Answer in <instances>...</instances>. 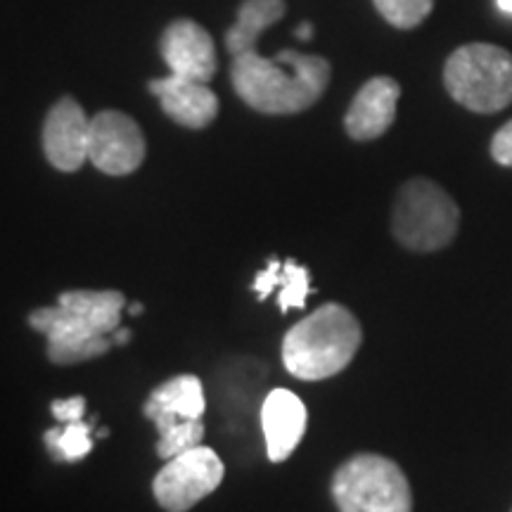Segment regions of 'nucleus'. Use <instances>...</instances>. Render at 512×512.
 <instances>
[{
	"label": "nucleus",
	"instance_id": "nucleus-1",
	"mask_svg": "<svg viewBox=\"0 0 512 512\" xmlns=\"http://www.w3.org/2000/svg\"><path fill=\"white\" fill-rule=\"evenodd\" d=\"M332 69L320 55H304L297 50H280L264 57L256 50L233 57L235 93L242 102L264 114H297L309 110L328 91Z\"/></svg>",
	"mask_w": 512,
	"mask_h": 512
},
{
	"label": "nucleus",
	"instance_id": "nucleus-2",
	"mask_svg": "<svg viewBox=\"0 0 512 512\" xmlns=\"http://www.w3.org/2000/svg\"><path fill=\"white\" fill-rule=\"evenodd\" d=\"M361 339V323L347 306L323 304L287 332L283 363L297 380H328L354 361Z\"/></svg>",
	"mask_w": 512,
	"mask_h": 512
},
{
	"label": "nucleus",
	"instance_id": "nucleus-3",
	"mask_svg": "<svg viewBox=\"0 0 512 512\" xmlns=\"http://www.w3.org/2000/svg\"><path fill=\"white\" fill-rule=\"evenodd\" d=\"M448 95L477 114H494L512 105V55L491 43H467L444 64Z\"/></svg>",
	"mask_w": 512,
	"mask_h": 512
},
{
	"label": "nucleus",
	"instance_id": "nucleus-4",
	"mask_svg": "<svg viewBox=\"0 0 512 512\" xmlns=\"http://www.w3.org/2000/svg\"><path fill=\"white\" fill-rule=\"evenodd\" d=\"M460 226L453 197L427 178L403 183L394 202L392 233L411 252H437L451 245Z\"/></svg>",
	"mask_w": 512,
	"mask_h": 512
},
{
	"label": "nucleus",
	"instance_id": "nucleus-5",
	"mask_svg": "<svg viewBox=\"0 0 512 512\" xmlns=\"http://www.w3.org/2000/svg\"><path fill=\"white\" fill-rule=\"evenodd\" d=\"M332 498L339 512H413L408 477L394 460L358 453L332 477Z\"/></svg>",
	"mask_w": 512,
	"mask_h": 512
},
{
	"label": "nucleus",
	"instance_id": "nucleus-6",
	"mask_svg": "<svg viewBox=\"0 0 512 512\" xmlns=\"http://www.w3.org/2000/svg\"><path fill=\"white\" fill-rule=\"evenodd\" d=\"M223 475L226 467L216 451L209 446H195L166 460L152 482V491L166 512H188L192 505L219 489Z\"/></svg>",
	"mask_w": 512,
	"mask_h": 512
},
{
	"label": "nucleus",
	"instance_id": "nucleus-7",
	"mask_svg": "<svg viewBox=\"0 0 512 512\" xmlns=\"http://www.w3.org/2000/svg\"><path fill=\"white\" fill-rule=\"evenodd\" d=\"M29 325L48 339V358L57 366H74L88 358L107 354L110 335H102L88 320L76 316L67 306H46L29 316Z\"/></svg>",
	"mask_w": 512,
	"mask_h": 512
},
{
	"label": "nucleus",
	"instance_id": "nucleus-8",
	"mask_svg": "<svg viewBox=\"0 0 512 512\" xmlns=\"http://www.w3.org/2000/svg\"><path fill=\"white\" fill-rule=\"evenodd\" d=\"M145 136L124 112L105 110L91 119L88 159L107 176H128L145 162Z\"/></svg>",
	"mask_w": 512,
	"mask_h": 512
},
{
	"label": "nucleus",
	"instance_id": "nucleus-9",
	"mask_svg": "<svg viewBox=\"0 0 512 512\" xmlns=\"http://www.w3.org/2000/svg\"><path fill=\"white\" fill-rule=\"evenodd\" d=\"M91 119L72 98H62L48 112L43 124V152L57 171H79L88 159Z\"/></svg>",
	"mask_w": 512,
	"mask_h": 512
},
{
	"label": "nucleus",
	"instance_id": "nucleus-10",
	"mask_svg": "<svg viewBox=\"0 0 512 512\" xmlns=\"http://www.w3.org/2000/svg\"><path fill=\"white\" fill-rule=\"evenodd\" d=\"M159 50L171 74L209 83L216 74L214 38L204 27L188 17L176 19L164 29Z\"/></svg>",
	"mask_w": 512,
	"mask_h": 512
},
{
	"label": "nucleus",
	"instance_id": "nucleus-11",
	"mask_svg": "<svg viewBox=\"0 0 512 512\" xmlns=\"http://www.w3.org/2000/svg\"><path fill=\"white\" fill-rule=\"evenodd\" d=\"M401 86L392 76H375L351 102L344 128L354 140H375L389 131L396 119Z\"/></svg>",
	"mask_w": 512,
	"mask_h": 512
},
{
	"label": "nucleus",
	"instance_id": "nucleus-12",
	"mask_svg": "<svg viewBox=\"0 0 512 512\" xmlns=\"http://www.w3.org/2000/svg\"><path fill=\"white\" fill-rule=\"evenodd\" d=\"M147 88L159 100L162 110L185 128L209 126L219 114V98L202 81L171 74L166 79L150 81Z\"/></svg>",
	"mask_w": 512,
	"mask_h": 512
},
{
	"label": "nucleus",
	"instance_id": "nucleus-13",
	"mask_svg": "<svg viewBox=\"0 0 512 512\" xmlns=\"http://www.w3.org/2000/svg\"><path fill=\"white\" fill-rule=\"evenodd\" d=\"M261 430L271 463H283L306 432V406L290 389H273L261 406Z\"/></svg>",
	"mask_w": 512,
	"mask_h": 512
},
{
	"label": "nucleus",
	"instance_id": "nucleus-14",
	"mask_svg": "<svg viewBox=\"0 0 512 512\" xmlns=\"http://www.w3.org/2000/svg\"><path fill=\"white\" fill-rule=\"evenodd\" d=\"M204 408V387L200 377L195 375H176L147 396L143 413L152 422L162 418L176 420H202Z\"/></svg>",
	"mask_w": 512,
	"mask_h": 512
},
{
	"label": "nucleus",
	"instance_id": "nucleus-15",
	"mask_svg": "<svg viewBox=\"0 0 512 512\" xmlns=\"http://www.w3.org/2000/svg\"><path fill=\"white\" fill-rule=\"evenodd\" d=\"M285 15V0H245L238 10V19L226 31V48L233 57L252 53L259 36Z\"/></svg>",
	"mask_w": 512,
	"mask_h": 512
},
{
	"label": "nucleus",
	"instance_id": "nucleus-16",
	"mask_svg": "<svg viewBox=\"0 0 512 512\" xmlns=\"http://www.w3.org/2000/svg\"><path fill=\"white\" fill-rule=\"evenodd\" d=\"M57 304L67 306L76 316L100 330L102 335H114L121 325V311H124V294L117 290H102V292H88V290H74L64 292L57 299Z\"/></svg>",
	"mask_w": 512,
	"mask_h": 512
},
{
	"label": "nucleus",
	"instance_id": "nucleus-17",
	"mask_svg": "<svg viewBox=\"0 0 512 512\" xmlns=\"http://www.w3.org/2000/svg\"><path fill=\"white\" fill-rule=\"evenodd\" d=\"M93 422H69L46 432V448L60 463H76L93 451Z\"/></svg>",
	"mask_w": 512,
	"mask_h": 512
},
{
	"label": "nucleus",
	"instance_id": "nucleus-18",
	"mask_svg": "<svg viewBox=\"0 0 512 512\" xmlns=\"http://www.w3.org/2000/svg\"><path fill=\"white\" fill-rule=\"evenodd\" d=\"M157 432V456L162 460H171L190 448L202 446L204 422L202 420H166L159 422Z\"/></svg>",
	"mask_w": 512,
	"mask_h": 512
},
{
	"label": "nucleus",
	"instance_id": "nucleus-19",
	"mask_svg": "<svg viewBox=\"0 0 512 512\" xmlns=\"http://www.w3.org/2000/svg\"><path fill=\"white\" fill-rule=\"evenodd\" d=\"M375 10L396 29H415L432 15L434 0H373Z\"/></svg>",
	"mask_w": 512,
	"mask_h": 512
},
{
	"label": "nucleus",
	"instance_id": "nucleus-20",
	"mask_svg": "<svg viewBox=\"0 0 512 512\" xmlns=\"http://www.w3.org/2000/svg\"><path fill=\"white\" fill-rule=\"evenodd\" d=\"M311 292L309 271L294 259L283 261V275H280V294L278 304L280 311L287 313L290 309H302L306 304V297Z\"/></svg>",
	"mask_w": 512,
	"mask_h": 512
},
{
	"label": "nucleus",
	"instance_id": "nucleus-21",
	"mask_svg": "<svg viewBox=\"0 0 512 512\" xmlns=\"http://www.w3.org/2000/svg\"><path fill=\"white\" fill-rule=\"evenodd\" d=\"M280 275H283V261L275 259V256H273V259L268 261V266L264 268V271L256 275L254 285H252L256 297H259L261 302L271 297V294L275 292V287H280Z\"/></svg>",
	"mask_w": 512,
	"mask_h": 512
},
{
	"label": "nucleus",
	"instance_id": "nucleus-22",
	"mask_svg": "<svg viewBox=\"0 0 512 512\" xmlns=\"http://www.w3.org/2000/svg\"><path fill=\"white\" fill-rule=\"evenodd\" d=\"M86 399L83 396H72V399H57L50 406L55 420L62 422V425H69V422H81L86 418Z\"/></svg>",
	"mask_w": 512,
	"mask_h": 512
},
{
	"label": "nucleus",
	"instance_id": "nucleus-23",
	"mask_svg": "<svg viewBox=\"0 0 512 512\" xmlns=\"http://www.w3.org/2000/svg\"><path fill=\"white\" fill-rule=\"evenodd\" d=\"M491 157L501 166H512V121L496 131L491 140Z\"/></svg>",
	"mask_w": 512,
	"mask_h": 512
},
{
	"label": "nucleus",
	"instance_id": "nucleus-24",
	"mask_svg": "<svg viewBox=\"0 0 512 512\" xmlns=\"http://www.w3.org/2000/svg\"><path fill=\"white\" fill-rule=\"evenodd\" d=\"M313 34H316V29H313L311 22H302L297 27V36L302 38V41H309V38H313Z\"/></svg>",
	"mask_w": 512,
	"mask_h": 512
},
{
	"label": "nucleus",
	"instance_id": "nucleus-25",
	"mask_svg": "<svg viewBox=\"0 0 512 512\" xmlns=\"http://www.w3.org/2000/svg\"><path fill=\"white\" fill-rule=\"evenodd\" d=\"M114 342H117V344H128V342H131V330L119 328L117 332H114Z\"/></svg>",
	"mask_w": 512,
	"mask_h": 512
},
{
	"label": "nucleus",
	"instance_id": "nucleus-26",
	"mask_svg": "<svg viewBox=\"0 0 512 512\" xmlns=\"http://www.w3.org/2000/svg\"><path fill=\"white\" fill-rule=\"evenodd\" d=\"M496 3H498V8L505 12V15L512 17V0H496Z\"/></svg>",
	"mask_w": 512,
	"mask_h": 512
},
{
	"label": "nucleus",
	"instance_id": "nucleus-27",
	"mask_svg": "<svg viewBox=\"0 0 512 512\" xmlns=\"http://www.w3.org/2000/svg\"><path fill=\"white\" fill-rule=\"evenodd\" d=\"M140 311H143V306H140V304H131V309H128V313H131V316H138Z\"/></svg>",
	"mask_w": 512,
	"mask_h": 512
}]
</instances>
